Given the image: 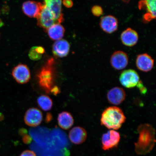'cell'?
Listing matches in <instances>:
<instances>
[{
	"label": "cell",
	"mask_w": 156,
	"mask_h": 156,
	"mask_svg": "<svg viewBox=\"0 0 156 156\" xmlns=\"http://www.w3.org/2000/svg\"><path fill=\"white\" fill-rule=\"evenodd\" d=\"M126 94L124 90L121 87L112 88L107 94V99L111 104L118 105L123 102L125 99Z\"/></svg>",
	"instance_id": "cell-12"
},
{
	"label": "cell",
	"mask_w": 156,
	"mask_h": 156,
	"mask_svg": "<svg viewBox=\"0 0 156 156\" xmlns=\"http://www.w3.org/2000/svg\"><path fill=\"white\" fill-rule=\"evenodd\" d=\"M20 156H36V155L34 152L27 150L23 151Z\"/></svg>",
	"instance_id": "cell-25"
},
{
	"label": "cell",
	"mask_w": 156,
	"mask_h": 156,
	"mask_svg": "<svg viewBox=\"0 0 156 156\" xmlns=\"http://www.w3.org/2000/svg\"><path fill=\"white\" fill-rule=\"evenodd\" d=\"M29 58L34 61H37L41 59L42 55L39 54L35 48V46L33 47L29 51Z\"/></svg>",
	"instance_id": "cell-22"
},
{
	"label": "cell",
	"mask_w": 156,
	"mask_h": 156,
	"mask_svg": "<svg viewBox=\"0 0 156 156\" xmlns=\"http://www.w3.org/2000/svg\"><path fill=\"white\" fill-rule=\"evenodd\" d=\"M43 5L38 2L28 1L25 2L22 5L23 12L29 17H36L38 16L41 10Z\"/></svg>",
	"instance_id": "cell-14"
},
{
	"label": "cell",
	"mask_w": 156,
	"mask_h": 156,
	"mask_svg": "<svg viewBox=\"0 0 156 156\" xmlns=\"http://www.w3.org/2000/svg\"><path fill=\"white\" fill-rule=\"evenodd\" d=\"M58 122L60 128L64 130H68L73 125L74 119L69 112H64L58 114Z\"/></svg>",
	"instance_id": "cell-18"
},
{
	"label": "cell",
	"mask_w": 156,
	"mask_h": 156,
	"mask_svg": "<svg viewBox=\"0 0 156 156\" xmlns=\"http://www.w3.org/2000/svg\"><path fill=\"white\" fill-rule=\"evenodd\" d=\"M120 138V134L118 132L113 130H109L102 135V149L105 151H108L117 147Z\"/></svg>",
	"instance_id": "cell-5"
},
{
	"label": "cell",
	"mask_w": 156,
	"mask_h": 156,
	"mask_svg": "<svg viewBox=\"0 0 156 156\" xmlns=\"http://www.w3.org/2000/svg\"><path fill=\"white\" fill-rule=\"evenodd\" d=\"M119 80L123 86L129 89L135 87L140 81L137 72L132 69L123 71L120 75Z\"/></svg>",
	"instance_id": "cell-4"
},
{
	"label": "cell",
	"mask_w": 156,
	"mask_h": 156,
	"mask_svg": "<svg viewBox=\"0 0 156 156\" xmlns=\"http://www.w3.org/2000/svg\"><path fill=\"white\" fill-rule=\"evenodd\" d=\"M91 11L93 15L95 16H100L103 14V9L99 5H95L91 9Z\"/></svg>",
	"instance_id": "cell-23"
},
{
	"label": "cell",
	"mask_w": 156,
	"mask_h": 156,
	"mask_svg": "<svg viewBox=\"0 0 156 156\" xmlns=\"http://www.w3.org/2000/svg\"><path fill=\"white\" fill-rule=\"evenodd\" d=\"M63 5L66 7L70 8L73 6V3L71 0H64L63 1Z\"/></svg>",
	"instance_id": "cell-28"
},
{
	"label": "cell",
	"mask_w": 156,
	"mask_h": 156,
	"mask_svg": "<svg viewBox=\"0 0 156 156\" xmlns=\"http://www.w3.org/2000/svg\"><path fill=\"white\" fill-rule=\"evenodd\" d=\"M37 19L38 26L47 31L52 25L57 24L49 10L44 4Z\"/></svg>",
	"instance_id": "cell-6"
},
{
	"label": "cell",
	"mask_w": 156,
	"mask_h": 156,
	"mask_svg": "<svg viewBox=\"0 0 156 156\" xmlns=\"http://www.w3.org/2000/svg\"><path fill=\"white\" fill-rule=\"evenodd\" d=\"M123 112L115 106L110 107L103 111L101 119V124L109 129L118 130L126 120Z\"/></svg>",
	"instance_id": "cell-2"
},
{
	"label": "cell",
	"mask_w": 156,
	"mask_h": 156,
	"mask_svg": "<svg viewBox=\"0 0 156 156\" xmlns=\"http://www.w3.org/2000/svg\"><path fill=\"white\" fill-rule=\"evenodd\" d=\"M138 8L140 9H145L147 12L151 14L154 17L156 18V1H142L138 3Z\"/></svg>",
	"instance_id": "cell-20"
},
{
	"label": "cell",
	"mask_w": 156,
	"mask_h": 156,
	"mask_svg": "<svg viewBox=\"0 0 156 156\" xmlns=\"http://www.w3.org/2000/svg\"><path fill=\"white\" fill-rule=\"evenodd\" d=\"M127 55L121 51H118L113 54L110 58V63L113 68L116 70L124 69L128 65Z\"/></svg>",
	"instance_id": "cell-10"
},
{
	"label": "cell",
	"mask_w": 156,
	"mask_h": 156,
	"mask_svg": "<svg viewBox=\"0 0 156 156\" xmlns=\"http://www.w3.org/2000/svg\"><path fill=\"white\" fill-rule=\"evenodd\" d=\"M138 88L139 89L140 91L142 93L145 94L146 92V88L144 86L143 84L141 81H140L137 85Z\"/></svg>",
	"instance_id": "cell-27"
},
{
	"label": "cell",
	"mask_w": 156,
	"mask_h": 156,
	"mask_svg": "<svg viewBox=\"0 0 156 156\" xmlns=\"http://www.w3.org/2000/svg\"><path fill=\"white\" fill-rule=\"evenodd\" d=\"M37 102L38 106L44 111L51 110L53 105L52 99L46 95H43L39 97Z\"/></svg>",
	"instance_id": "cell-21"
},
{
	"label": "cell",
	"mask_w": 156,
	"mask_h": 156,
	"mask_svg": "<svg viewBox=\"0 0 156 156\" xmlns=\"http://www.w3.org/2000/svg\"><path fill=\"white\" fill-rule=\"evenodd\" d=\"M54 60L50 58L39 72L37 77L39 85L46 93L50 92L54 81Z\"/></svg>",
	"instance_id": "cell-3"
},
{
	"label": "cell",
	"mask_w": 156,
	"mask_h": 156,
	"mask_svg": "<svg viewBox=\"0 0 156 156\" xmlns=\"http://www.w3.org/2000/svg\"><path fill=\"white\" fill-rule=\"evenodd\" d=\"M35 48L37 52L39 54H41L42 55L45 52V50L44 48L42 46H35Z\"/></svg>",
	"instance_id": "cell-29"
},
{
	"label": "cell",
	"mask_w": 156,
	"mask_h": 156,
	"mask_svg": "<svg viewBox=\"0 0 156 156\" xmlns=\"http://www.w3.org/2000/svg\"><path fill=\"white\" fill-rule=\"evenodd\" d=\"M43 119V115L39 109L32 108L29 109L25 113L24 120L27 125L35 127L39 125Z\"/></svg>",
	"instance_id": "cell-9"
},
{
	"label": "cell",
	"mask_w": 156,
	"mask_h": 156,
	"mask_svg": "<svg viewBox=\"0 0 156 156\" xmlns=\"http://www.w3.org/2000/svg\"><path fill=\"white\" fill-rule=\"evenodd\" d=\"M137 131L139 137L135 144L136 153L138 155L146 154L151 152L155 145V130L151 125L145 124L140 125Z\"/></svg>",
	"instance_id": "cell-1"
},
{
	"label": "cell",
	"mask_w": 156,
	"mask_h": 156,
	"mask_svg": "<svg viewBox=\"0 0 156 156\" xmlns=\"http://www.w3.org/2000/svg\"><path fill=\"white\" fill-rule=\"evenodd\" d=\"M50 38L52 40H61L64 36L65 29L60 24H55L51 26L47 30Z\"/></svg>",
	"instance_id": "cell-19"
},
{
	"label": "cell",
	"mask_w": 156,
	"mask_h": 156,
	"mask_svg": "<svg viewBox=\"0 0 156 156\" xmlns=\"http://www.w3.org/2000/svg\"><path fill=\"white\" fill-rule=\"evenodd\" d=\"M12 75L15 81L20 84L28 82L30 79V70L25 64H20L13 68Z\"/></svg>",
	"instance_id": "cell-7"
},
{
	"label": "cell",
	"mask_w": 156,
	"mask_h": 156,
	"mask_svg": "<svg viewBox=\"0 0 156 156\" xmlns=\"http://www.w3.org/2000/svg\"><path fill=\"white\" fill-rule=\"evenodd\" d=\"M3 21H2L1 19H0V27H1L3 26Z\"/></svg>",
	"instance_id": "cell-31"
},
{
	"label": "cell",
	"mask_w": 156,
	"mask_h": 156,
	"mask_svg": "<svg viewBox=\"0 0 156 156\" xmlns=\"http://www.w3.org/2000/svg\"><path fill=\"white\" fill-rule=\"evenodd\" d=\"M121 40L124 45L132 47L135 45L138 40L137 32L131 28H128L123 31L121 34Z\"/></svg>",
	"instance_id": "cell-16"
},
{
	"label": "cell",
	"mask_w": 156,
	"mask_h": 156,
	"mask_svg": "<svg viewBox=\"0 0 156 156\" xmlns=\"http://www.w3.org/2000/svg\"><path fill=\"white\" fill-rule=\"evenodd\" d=\"M44 4L49 10L57 24L63 22L64 18L62 13V1L46 0L44 1Z\"/></svg>",
	"instance_id": "cell-8"
},
{
	"label": "cell",
	"mask_w": 156,
	"mask_h": 156,
	"mask_svg": "<svg viewBox=\"0 0 156 156\" xmlns=\"http://www.w3.org/2000/svg\"><path fill=\"white\" fill-rule=\"evenodd\" d=\"M87 136L86 130L80 126H76L72 129L69 134L70 141L76 145H79L84 142Z\"/></svg>",
	"instance_id": "cell-17"
},
{
	"label": "cell",
	"mask_w": 156,
	"mask_h": 156,
	"mask_svg": "<svg viewBox=\"0 0 156 156\" xmlns=\"http://www.w3.org/2000/svg\"><path fill=\"white\" fill-rule=\"evenodd\" d=\"M136 65L140 71L149 72L153 68L154 60L149 54L146 53L140 54L136 57Z\"/></svg>",
	"instance_id": "cell-13"
},
{
	"label": "cell",
	"mask_w": 156,
	"mask_h": 156,
	"mask_svg": "<svg viewBox=\"0 0 156 156\" xmlns=\"http://www.w3.org/2000/svg\"><path fill=\"white\" fill-rule=\"evenodd\" d=\"M23 141L25 144H28L32 141V138L27 134L23 136Z\"/></svg>",
	"instance_id": "cell-24"
},
{
	"label": "cell",
	"mask_w": 156,
	"mask_h": 156,
	"mask_svg": "<svg viewBox=\"0 0 156 156\" xmlns=\"http://www.w3.org/2000/svg\"><path fill=\"white\" fill-rule=\"evenodd\" d=\"M100 26L104 32L111 34L115 32L118 29V19L113 16H105L101 19Z\"/></svg>",
	"instance_id": "cell-11"
},
{
	"label": "cell",
	"mask_w": 156,
	"mask_h": 156,
	"mask_svg": "<svg viewBox=\"0 0 156 156\" xmlns=\"http://www.w3.org/2000/svg\"><path fill=\"white\" fill-rule=\"evenodd\" d=\"M70 44L67 41L61 39L56 41L52 46V52L55 56L58 58H63L69 53Z\"/></svg>",
	"instance_id": "cell-15"
},
{
	"label": "cell",
	"mask_w": 156,
	"mask_h": 156,
	"mask_svg": "<svg viewBox=\"0 0 156 156\" xmlns=\"http://www.w3.org/2000/svg\"><path fill=\"white\" fill-rule=\"evenodd\" d=\"M50 92L53 93L55 95H57L60 92V89L57 86L54 87H52Z\"/></svg>",
	"instance_id": "cell-30"
},
{
	"label": "cell",
	"mask_w": 156,
	"mask_h": 156,
	"mask_svg": "<svg viewBox=\"0 0 156 156\" xmlns=\"http://www.w3.org/2000/svg\"><path fill=\"white\" fill-rule=\"evenodd\" d=\"M144 20L146 22H149L153 19H154L151 14L149 13H146L144 16Z\"/></svg>",
	"instance_id": "cell-26"
}]
</instances>
